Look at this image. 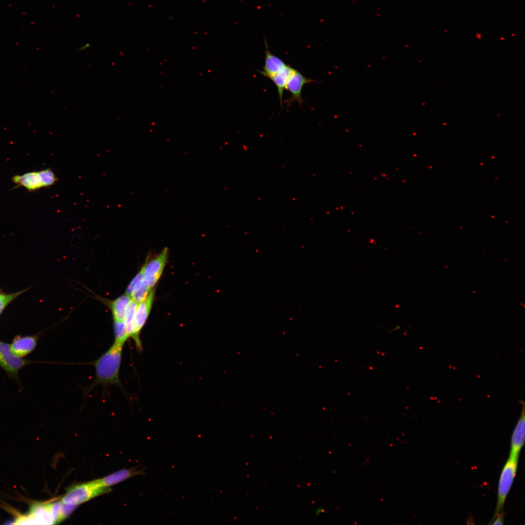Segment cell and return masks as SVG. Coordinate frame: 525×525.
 Wrapping results in <instances>:
<instances>
[{"label":"cell","mask_w":525,"mask_h":525,"mask_svg":"<svg viewBox=\"0 0 525 525\" xmlns=\"http://www.w3.org/2000/svg\"><path fill=\"white\" fill-rule=\"evenodd\" d=\"M36 343V339L33 337H19L15 339L10 348L16 356L21 357L31 352L35 347Z\"/></svg>","instance_id":"15"},{"label":"cell","mask_w":525,"mask_h":525,"mask_svg":"<svg viewBox=\"0 0 525 525\" xmlns=\"http://www.w3.org/2000/svg\"><path fill=\"white\" fill-rule=\"evenodd\" d=\"M504 514L503 510L501 511L498 514L493 518L491 521L492 525H502L504 523Z\"/></svg>","instance_id":"22"},{"label":"cell","mask_w":525,"mask_h":525,"mask_svg":"<svg viewBox=\"0 0 525 525\" xmlns=\"http://www.w3.org/2000/svg\"><path fill=\"white\" fill-rule=\"evenodd\" d=\"M24 291V290L8 294H0V314L9 303Z\"/></svg>","instance_id":"21"},{"label":"cell","mask_w":525,"mask_h":525,"mask_svg":"<svg viewBox=\"0 0 525 525\" xmlns=\"http://www.w3.org/2000/svg\"><path fill=\"white\" fill-rule=\"evenodd\" d=\"M518 458L509 456L502 469L499 480L497 502L494 517L503 510L506 498L516 475Z\"/></svg>","instance_id":"3"},{"label":"cell","mask_w":525,"mask_h":525,"mask_svg":"<svg viewBox=\"0 0 525 525\" xmlns=\"http://www.w3.org/2000/svg\"><path fill=\"white\" fill-rule=\"evenodd\" d=\"M25 363L24 360L12 352L8 344L0 341V365L5 370L16 374Z\"/></svg>","instance_id":"7"},{"label":"cell","mask_w":525,"mask_h":525,"mask_svg":"<svg viewBox=\"0 0 525 525\" xmlns=\"http://www.w3.org/2000/svg\"><path fill=\"white\" fill-rule=\"evenodd\" d=\"M89 46H90V45H89V44L88 43H87V44H85V45H84V46H83L82 47H81V48H80L79 49V50H82L85 49H86V48H87L89 47Z\"/></svg>","instance_id":"23"},{"label":"cell","mask_w":525,"mask_h":525,"mask_svg":"<svg viewBox=\"0 0 525 525\" xmlns=\"http://www.w3.org/2000/svg\"><path fill=\"white\" fill-rule=\"evenodd\" d=\"M109 490V488L101 486L96 480L79 483L70 487L61 501L65 504L79 505Z\"/></svg>","instance_id":"2"},{"label":"cell","mask_w":525,"mask_h":525,"mask_svg":"<svg viewBox=\"0 0 525 525\" xmlns=\"http://www.w3.org/2000/svg\"><path fill=\"white\" fill-rule=\"evenodd\" d=\"M312 82H315V81L304 76L296 70L289 80L286 87V89L288 90L292 95L286 101L287 106L289 107L294 102H298L301 106H302L304 103L301 95L303 87L305 84Z\"/></svg>","instance_id":"6"},{"label":"cell","mask_w":525,"mask_h":525,"mask_svg":"<svg viewBox=\"0 0 525 525\" xmlns=\"http://www.w3.org/2000/svg\"><path fill=\"white\" fill-rule=\"evenodd\" d=\"M151 289L143 283L142 280L141 284L132 293L131 298L139 303L146 298Z\"/></svg>","instance_id":"17"},{"label":"cell","mask_w":525,"mask_h":525,"mask_svg":"<svg viewBox=\"0 0 525 525\" xmlns=\"http://www.w3.org/2000/svg\"><path fill=\"white\" fill-rule=\"evenodd\" d=\"M145 468L138 470L137 467L125 469L116 472L103 478L96 479L101 486L109 488V487L118 484L128 478L138 475H144Z\"/></svg>","instance_id":"8"},{"label":"cell","mask_w":525,"mask_h":525,"mask_svg":"<svg viewBox=\"0 0 525 525\" xmlns=\"http://www.w3.org/2000/svg\"><path fill=\"white\" fill-rule=\"evenodd\" d=\"M123 347L122 345L114 343L104 353L94 361L95 377L88 390L99 385L122 386L119 373Z\"/></svg>","instance_id":"1"},{"label":"cell","mask_w":525,"mask_h":525,"mask_svg":"<svg viewBox=\"0 0 525 525\" xmlns=\"http://www.w3.org/2000/svg\"><path fill=\"white\" fill-rule=\"evenodd\" d=\"M12 181L18 186L23 187L30 192L44 187L40 171L15 175L12 177Z\"/></svg>","instance_id":"12"},{"label":"cell","mask_w":525,"mask_h":525,"mask_svg":"<svg viewBox=\"0 0 525 525\" xmlns=\"http://www.w3.org/2000/svg\"><path fill=\"white\" fill-rule=\"evenodd\" d=\"M168 254V249L165 247L155 258L143 266V282L149 289L154 288L160 278L167 263Z\"/></svg>","instance_id":"4"},{"label":"cell","mask_w":525,"mask_h":525,"mask_svg":"<svg viewBox=\"0 0 525 525\" xmlns=\"http://www.w3.org/2000/svg\"><path fill=\"white\" fill-rule=\"evenodd\" d=\"M44 187L53 185L57 180L54 173L50 169L40 171Z\"/></svg>","instance_id":"19"},{"label":"cell","mask_w":525,"mask_h":525,"mask_svg":"<svg viewBox=\"0 0 525 525\" xmlns=\"http://www.w3.org/2000/svg\"><path fill=\"white\" fill-rule=\"evenodd\" d=\"M15 524H54L52 503H36L27 514L18 517Z\"/></svg>","instance_id":"5"},{"label":"cell","mask_w":525,"mask_h":525,"mask_svg":"<svg viewBox=\"0 0 525 525\" xmlns=\"http://www.w3.org/2000/svg\"><path fill=\"white\" fill-rule=\"evenodd\" d=\"M296 70L293 67L287 65L281 71L268 78L277 87L281 106L282 105L283 91L286 89L287 84Z\"/></svg>","instance_id":"14"},{"label":"cell","mask_w":525,"mask_h":525,"mask_svg":"<svg viewBox=\"0 0 525 525\" xmlns=\"http://www.w3.org/2000/svg\"><path fill=\"white\" fill-rule=\"evenodd\" d=\"M322 509L320 508H319L317 509V510L315 511V514L319 515L321 513H322V511H321Z\"/></svg>","instance_id":"24"},{"label":"cell","mask_w":525,"mask_h":525,"mask_svg":"<svg viewBox=\"0 0 525 525\" xmlns=\"http://www.w3.org/2000/svg\"><path fill=\"white\" fill-rule=\"evenodd\" d=\"M155 293V289H151L147 297L143 300L138 303L134 321L138 331H140L145 325L151 312Z\"/></svg>","instance_id":"9"},{"label":"cell","mask_w":525,"mask_h":525,"mask_svg":"<svg viewBox=\"0 0 525 525\" xmlns=\"http://www.w3.org/2000/svg\"><path fill=\"white\" fill-rule=\"evenodd\" d=\"M266 49L265 50L264 64L262 70H258L264 76L269 78L284 69L287 65L280 57L271 53L267 41L264 39Z\"/></svg>","instance_id":"10"},{"label":"cell","mask_w":525,"mask_h":525,"mask_svg":"<svg viewBox=\"0 0 525 525\" xmlns=\"http://www.w3.org/2000/svg\"><path fill=\"white\" fill-rule=\"evenodd\" d=\"M525 442V406L523 405L521 415L514 429L511 439L509 456L519 457V453Z\"/></svg>","instance_id":"11"},{"label":"cell","mask_w":525,"mask_h":525,"mask_svg":"<svg viewBox=\"0 0 525 525\" xmlns=\"http://www.w3.org/2000/svg\"><path fill=\"white\" fill-rule=\"evenodd\" d=\"M77 506L78 505L65 504L61 501L58 522L59 523L63 521L68 517L76 508Z\"/></svg>","instance_id":"20"},{"label":"cell","mask_w":525,"mask_h":525,"mask_svg":"<svg viewBox=\"0 0 525 525\" xmlns=\"http://www.w3.org/2000/svg\"><path fill=\"white\" fill-rule=\"evenodd\" d=\"M132 298L124 294L113 300L100 298L101 301L110 309L113 320H123L125 310Z\"/></svg>","instance_id":"13"},{"label":"cell","mask_w":525,"mask_h":525,"mask_svg":"<svg viewBox=\"0 0 525 525\" xmlns=\"http://www.w3.org/2000/svg\"><path fill=\"white\" fill-rule=\"evenodd\" d=\"M115 340L114 343L123 346L128 336L125 324L123 320H114Z\"/></svg>","instance_id":"16"},{"label":"cell","mask_w":525,"mask_h":525,"mask_svg":"<svg viewBox=\"0 0 525 525\" xmlns=\"http://www.w3.org/2000/svg\"><path fill=\"white\" fill-rule=\"evenodd\" d=\"M143 278V267H141L139 273L135 276V277L132 279L130 282L125 291L126 294L130 296L131 297L132 293L141 284L142 282Z\"/></svg>","instance_id":"18"}]
</instances>
